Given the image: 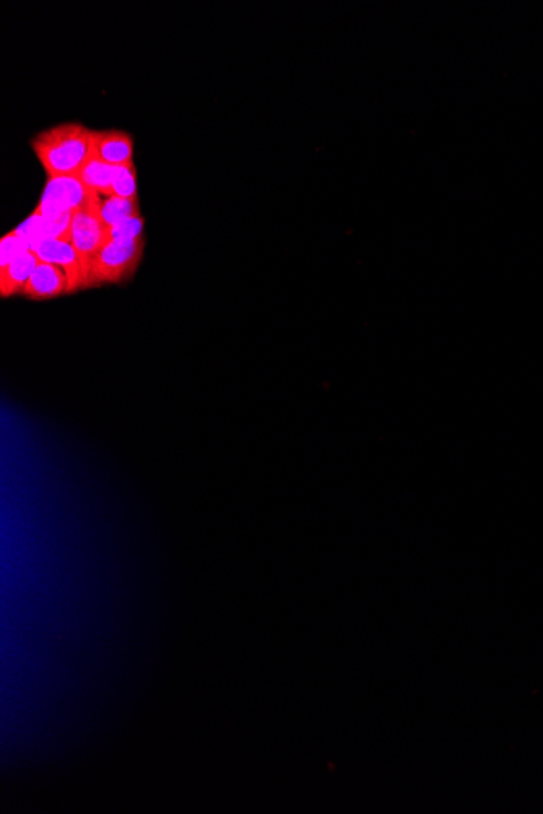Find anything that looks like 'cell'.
<instances>
[{"mask_svg": "<svg viewBox=\"0 0 543 814\" xmlns=\"http://www.w3.org/2000/svg\"><path fill=\"white\" fill-rule=\"evenodd\" d=\"M31 148L48 179L77 178L95 155V130L79 122L57 124L35 135Z\"/></svg>", "mask_w": 543, "mask_h": 814, "instance_id": "6da1fadb", "label": "cell"}, {"mask_svg": "<svg viewBox=\"0 0 543 814\" xmlns=\"http://www.w3.org/2000/svg\"><path fill=\"white\" fill-rule=\"evenodd\" d=\"M145 239L113 241L109 239L93 260L88 273L87 286L121 283L134 275L144 257Z\"/></svg>", "mask_w": 543, "mask_h": 814, "instance_id": "7a4b0ae2", "label": "cell"}, {"mask_svg": "<svg viewBox=\"0 0 543 814\" xmlns=\"http://www.w3.org/2000/svg\"><path fill=\"white\" fill-rule=\"evenodd\" d=\"M100 199L74 212L70 223L69 241L75 247V251L79 252L82 260L85 288L93 260L109 241V228L100 215Z\"/></svg>", "mask_w": 543, "mask_h": 814, "instance_id": "3957f363", "label": "cell"}, {"mask_svg": "<svg viewBox=\"0 0 543 814\" xmlns=\"http://www.w3.org/2000/svg\"><path fill=\"white\" fill-rule=\"evenodd\" d=\"M98 199L100 195L83 186L79 178L48 179L40 205L33 213L41 217H61L77 212Z\"/></svg>", "mask_w": 543, "mask_h": 814, "instance_id": "277c9868", "label": "cell"}, {"mask_svg": "<svg viewBox=\"0 0 543 814\" xmlns=\"http://www.w3.org/2000/svg\"><path fill=\"white\" fill-rule=\"evenodd\" d=\"M31 249L36 252V256L40 257L41 262L57 265L67 273L69 293L85 288L82 260L70 241L56 238L43 239Z\"/></svg>", "mask_w": 543, "mask_h": 814, "instance_id": "5b68a950", "label": "cell"}, {"mask_svg": "<svg viewBox=\"0 0 543 814\" xmlns=\"http://www.w3.org/2000/svg\"><path fill=\"white\" fill-rule=\"evenodd\" d=\"M64 293H69L67 273L61 267L48 262H40L22 291L23 296L33 301H46Z\"/></svg>", "mask_w": 543, "mask_h": 814, "instance_id": "8992f818", "label": "cell"}, {"mask_svg": "<svg viewBox=\"0 0 543 814\" xmlns=\"http://www.w3.org/2000/svg\"><path fill=\"white\" fill-rule=\"evenodd\" d=\"M95 155L113 166L134 163V139L122 130H95Z\"/></svg>", "mask_w": 543, "mask_h": 814, "instance_id": "52a82bcc", "label": "cell"}, {"mask_svg": "<svg viewBox=\"0 0 543 814\" xmlns=\"http://www.w3.org/2000/svg\"><path fill=\"white\" fill-rule=\"evenodd\" d=\"M40 262V257L36 256V252L31 249L27 254L10 262L4 269H0V295L2 298L22 293Z\"/></svg>", "mask_w": 543, "mask_h": 814, "instance_id": "ba28073f", "label": "cell"}, {"mask_svg": "<svg viewBox=\"0 0 543 814\" xmlns=\"http://www.w3.org/2000/svg\"><path fill=\"white\" fill-rule=\"evenodd\" d=\"M116 173V166L109 165L98 156L93 155L83 166L77 178L82 181L83 186L101 197L113 195V179Z\"/></svg>", "mask_w": 543, "mask_h": 814, "instance_id": "9c48e42d", "label": "cell"}, {"mask_svg": "<svg viewBox=\"0 0 543 814\" xmlns=\"http://www.w3.org/2000/svg\"><path fill=\"white\" fill-rule=\"evenodd\" d=\"M100 215L106 226H114L121 221L142 217L139 199H124L118 195H109L100 199Z\"/></svg>", "mask_w": 543, "mask_h": 814, "instance_id": "30bf717a", "label": "cell"}, {"mask_svg": "<svg viewBox=\"0 0 543 814\" xmlns=\"http://www.w3.org/2000/svg\"><path fill=\"white\" fill-rule=\"evenodd\" d=\"M113 195L124 199H139L137 191V168L134 163L116 166L113 179Z\"/></svg>", "mask_w": 543, "mask_h": 814, "instance_id": "8fae6325", "label": "cell"}, {"mask_svg": "<svg viewBox=\"0 0 543 814\" xmlns=\"http://www.w3.org/2000/svg\"><path fill=\"white\" fill-rule=\"evenodd\" d=\"M28 251H31L30 243L17 231L5 234L0 241V269H4L10 262H14L17 257L27 254Z\"/></svg>", "mask_w": 543, "mask_h": 814, "instance_id": "7c38bea8", "label": "cell"}, {"mask_svg": "<svg viewBox=\"0 0 543 814\" xmlns=\"http://www.w3.org/2000/svg\"><path fill=\"white\" fill-rule=\"evenodd\" d=\"M144 217L121 221L118 225L109 226V239L113 241H134L144 236Z\"/></svg>", "mask_w": 543, "mask_h": 814, "instance_id": "4fadbf2b", "label": "cell"}]
</instances>
